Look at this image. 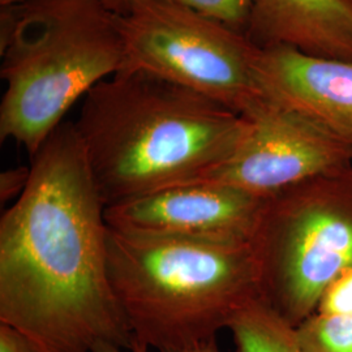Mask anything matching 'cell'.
Instances as JSON below:
<instances>
[{
	"instance_id": "obj_5",
	"label": "cell",
	"mask_w": 352,
	"mask_h": 352,
	"mask_svg": "<svg viewBox=\"0 0 352 352\" xmlns=\"http://www.w3.org/2000/svg\"><path fill=\"white\" fill-rule=\"evenodd\" d=\"M252 245L261 299L299 327L352 266V167L266 197Z\"/></svg>"
},
{
	"instance_id": "obj_19",
	"label": "cell",
	"mask_w": 352,
	"mask_h": 352,
	"mask_svg": "<svg viewBox=\"0 0 352 352\" xmlns=\"http://www.w3.org/2000/svg\"><path fill=\"white\" fill-rule=\"evenodd\" d=\"M170 352H221L218 343H217V338L214 340L204 342L201 344H197L195 347H189V349H184V350H177V351Z\"/></svg>"
},
{
	"instance_id": "obj_8",
	"label": "cell",
	"mask_w": 352,
	"mask_h": 352,
	"mask_svg": "<svg viewBox=\"0 0 352 352\" xmlns=\"http://www.w3.org/2000/svg\"><path fill=\"white\" fill-rule=\"evenodd\" d=\"M266 197L213 180L160 189L106 206L111 230L149 238L252 241Z\"/></svg>"
},
{
	"instance_id": "obj_16",
	"label": "cell",
	"mask_w": 352,
	"mask_h": 352,
	"mask_svg": "<svg viewBox=\"0 0 352 352\" xmlns=\"http://www.w3.org/2000/svg\"><path fill=\"white\" fill-rule=\"evenodd\" d=\"M30 167L10 168L0 175V200L1 202L17 200L25 190L30 180Z\"/></svg>"
},
{
	"instance_id": "obj_2",
	"label": "cell",
	"mask_w": 352,
	"mask_h": 352,
	"mask_svg": "<svg viewBox=\"0 0 352 352\" xmlns=\"http://www.w3.org/2000/svg\"><path fill=\"white\" fill-rule=\"evenodd\" d=\"M75 126L109 206L206 179L239 148L250 120L158 76L122 71L89 90Z\"/></svg>"
},
{
	"instance_id": "obj_9",
	"label": "cell",
	"mask_w": 352,
	"mask_h": 352,
	"mask_svg": "<svg viewBox=\"0 0 352 352\" xmlns=\"http://www.w3.org/2000/svg\"><path fill=\"white\" fill-rule=\"evenodd\" d=\"M257 72L267 101L302 113L352 148V62L278 45L261 49Z\"/></svg>"
},
{
	"instance_id": "obj_11",
	"label": "cell",
	"mask_w": 352,
	"mask_h": 352,
	"mask_svg": "<svg viewBox=\"0 0 352 352\" xmlns=\"http://www.w3.org/2000/svg\"><path fill=\"white\" fill-rule=\"evenodd\" d=\"M227 329L232 334L235 352H308L296 327L261 298L239 311Z\"/></svg>"
},
{
	"instance_id": "obj_15",
	"label": "cell",
	"mask_w": 352,
	"mask_h": 352,
	"mask_svg": "<svg viewBox=\"0 0 352 352\" xmlns=\"http://www.w3.org/2000/svg\"><path fill=\"white\" fill-rule=\"evenodd\" d=\"M0 352H49L38 340L10 324L0 322Z\"/></svg>"
},
{
	"instance_id": "obj_17",
	"label": "cell",
	"mask_w": 352,
	"mask_h": 352,
	"mask_svg": "<svg viewBox=\"0 0 352 352\" xmlns=\"http://www.w3.org/2000/svg\"><path fill=\"white\" fill-rule=\"evenodd\" d=\"M25 0H0L1 6H8V4H16L21 3ZM101 4H103L107 10L116 14H124L128 11V7L131 4V0H97Z\"/></svg>"
},
{
	"instance_id": "obj_18",
	"label": "cell",
	"mask_w": 352,
	"mask_h": 352,
	"mask_svg": "<svg viewBox=\"0 0 352 352\" xmlns=\"http://www.w3.org/2000/svg\"><path fill=\"white\" fill-rule=\"evenodd\" d=\"M93 352H155L154 350H151L149 347H146V346H142V344H140L136 342V344L133 346V349L132 350H129V351H126V350H123V349H120V347H118V346H115V344H111V343H106V342H102V343H98L94 349H93Z\"/></svg>"
},
{
	"instance_id": "obj_10",
	"label": "cell",
	"mask_w": 352,
	"mask_h": 352,
	"mask_svg": "<svg viewBox=\"0 0 352 352\" xmlns=\"http://www.w3.org/2000/svg\"><path fill=\"white\" fill-rule=\"evenodd\" d=\"M247 37L260 49L352 62V0H254Z\"/></svg>"
},
{
	"instance_id": "obj_14",
	"label": "cell",
	"mask_w": 352,
	"mask_h": 352,
	"mask_svg": "<svg viewBox=\"0 0 352 352\" xmlns=\"http://www.w3.org/2000/svg\"><path fill=\"white\" fill-rule=\"evenodd\" d=\"M316 312L322 315L352 314V266L340 273L325 289Z\"/></svg>"
},
{
	"instance_id": "obj_7",
	"label": "cell",
	"mask_w": 352,
	"mask_h": 352,
	"mask_svg": "<svg viewBox=\"0 0 352 352\" xmlns=\"http://www.w3.org/2000/svg\"><path fill=\"white\" fill-rule=\"evenodd\" d=\"M247 136L213 180L269 197L315 176L352 167V148L314 120L276 103L244 116Z\"/></svg>"
},
{
	"instance_id": "obj_12",
	"label": "cell",
	"mask_w": 352,
	"mask_h": 352,
	"mask_svg": "<svg viewBox=\"0 0 352 352\" xmlns=\"http://www.w3.org/2000/svg\"><path fill=\"white\" fill-rule=\"evenodd\" d=\"M296 333L308 352H352V314L315 312L296 327Z\"/></svg>"
},
{
	"instance_id": "obj_6",
	"label": "cell",
	"mask_w": 352,
	"mask_h": 352,
	"mask_svg": "<svg viewBox=\"0 0 352 352\" xmlns=\"http://www.w3.org/2000/svg\"><path fill=\"white\" fill-rule=\"evenodd\" d=\"M122 71H144L201 93L241 116L267 100L258 82L261 49L250 38L168 0H131L119 14Z\"/></svg>"
},
{
	"instance_id": "obj_1",
	"label": "cell",
	"mask_w": 352,
	"mask_h": 352,
	"mask_svg": "<svg viewBox=\"0 0 352 352\" xmlns=\"http://www.w3.org/2000/svg\"><path fill=\"white\" fill-rule=\"evenodd\" d=\"M24 193L0 219V322L49 352L126 351L135 336L109 276L106 205L75 123L32 157Z\"/></svg>"
},
{
	"instance_id": "obj_13",
	"label": "cell",
	"mask_w": 352,
	"mask_h": 352,
	"mask_svg": "<svg viewBox=\"0 0 352 352\" xmlns=\"http://www.w3.org/2000/svg\"><path fill=\"white\" fill-rule=\"evenodd\" d=\"M183 6L228 29L248 34L254 0H168Z\"/></svg>"
},
{
	"instance_id": "obj_3",
	"label": "cell",
	"mask_w": 352,
	"mask_h": 352,
	"mask_svg": "<svg viewBox=\"0 0 352 352\" xmlns=\"http://www.w3.org/2000/svg\"><path fill=\"white\" fill-rule=\"evenodd\" d=\"M113 295L135 340L155 352L195 347L261 298L252 241L107 236Z\"/></svg>"
},
{
	"instance_id": "obj_4",
	"label": "cell",
	"mask_w": 352,
	"mask_h": 352,
	"mask_svg": "<svg viewBox=\"0 0 352 352\" xmlns=\"http://www.w3.org/2000/svg\"><path fill=\"white\" fill-rule=\"evenodd\" d=\"M0 140L30 158L64 115L124 63L119 14L97 0H25L1 6Z\"/></svg>"
}]
</instances>
